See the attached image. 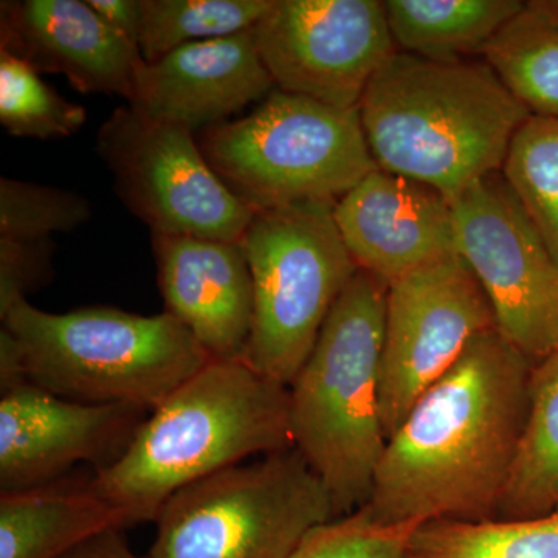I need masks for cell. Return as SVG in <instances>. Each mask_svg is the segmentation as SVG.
<instances>
[{"mask_svg":"<svg viewBox=\"0 0 558 558\" xmlns=\"http://www.w3.org/2000/svg\"><path fill=\"white\" fill-rule=\"evenodd\" d=\"M333 220L357 269L388 288L422 267L458 255L449 197L380 168L336 202Z\"/></svg>","mask_w":558,"mask_h":558,"instance_id":"obj_14","label":"cell"},{"mask_svg":"<svg viewBox=\"0 0 558 558\" xmlns=\"http://www.w3.org/2000/svg\"><path fill=\"white\" fill-rule=\"evenodd\" d=\"M86 120V109L51 89L28 62L0 51V123L10 135L68 138Z\"/></svg>","mask_w":558,"mask_h":558,"instance_id":"obj_25","label":"cell"},{"mask_svg":"<svg viewBox=\"0 0 558 558\" xmlns=\"http://www.w3.org/2000/svg\"><path fill=\"white\" fill-rule=\"evenodd\" d=\"M336 202L255 211L242 247L253 279V326L244 362L290 387L359 269L341 240Z\"/></svg>","mask_w":558,"mask_h":558,"instance_id":"obj_8","label":"cell"},{"mask_svg":"<svg viewBox=\"0 0 558 558\" xmlns=\"http://www.w3.org/2000/svg\"><path fill=\"white\" fill-rule=\"evenodd\" d=\"M124 207L153 233L241 241L255 211L216 174L193 132L117 108L97 135Z\"/></svg>","mask_w":558,"mask_h":558,"instance_id":"obj_9","label":"cell"},{"mask_svg":"<svg viewBox=\"0 0 558 558\" xmlns=\"http://www.w3.org/2000/svg\"><path fill=\"white\" fill-rule=\"evenodd\" d=\"M90 478L57 480L0 495V558H60L95 535L130 527Z\"/></svg>","mask_w":558,"mask_h":558,"instance_id":"obj_18","label":"cell"},{"mask_svg":"<svg viewBox=\"0 0 558 558\" xmlns=\"http://www.w3.org/2000/svg\"><path fill=\"white\" fill-rule=\"evenodd\" d=\"M388 286L359 270L289 387L290 436L339 517L365 508L385 447L380 411Z\"/></svg>","mask_w":558,"mask_h":558,"instance_id":"obj_4","label":"cell"},{"mask_svg":"<svg viewBox=\"0 0 558 558\" xmlns=\"http://www.w3.org/2000/svg\"><path fill=\"white\" fill-rule=\"evenodd\" d=\"M483 57L532 116L558 119V22L526 3Z\"/></svg>","mask_w":558,"mask_h":558,"instance_id":"obj_22","label":"cell"},{"mask_svg":"<svg viewBox=\"0 0 558 558\" xmlns=\"http://www.w3.org/2000/svg\"><path fill=\"white\" fill-rule=\"evenodd\" d=\"M274 0H142L138 49L156 62L190 44L255 28Z\"/></svg>","mask_w":558,"mask_h":558,"instance_id":"obj_23","label":"cell"},{"mask_svg":"<svg viewBox=\"0 0 558 558\" xmlns=\"http://www.w3.org/2000/svg\"><path fill=\"white\" fill-rule=\"evenodd\" d=\"M197 142L253 211L337 202L377 168L359 109L278 89L244 119L201 132Z\"/></svg>","mask_w":558,"mask_h":558,"instance_id":"obj_6","label":"cell"},{"mask_svg":"<svg viewBox=\"0 0 558 558\" xmlns=\"http://www.w3.org/2000/svg\"><path fill=\"white\" fill-rule=\"evenodd\" d=\"M336 519L328 488L290 447L175 492L154 521L148 558H292Z\"/></svg>","mask_w":558,"mask_h":558,"instance_id":"obj_7","label":"cell"},{"mask_svg":"<svg viewBox=\"0 0 558 558\" xmlns=\"http://www.w3.org/2000/svg\"><path fill=\"white\" fill-rule=\"evenodd\" d=\"M112 31L138 47L142 32V0H87Z\"/></svg>","mask_w":558,"mask_h":558,"instance_id":"obj_29","label":"cell"},{"mask_svg":"<svg viewBox=\"0 0 558 558\" xmlns=\"http://www.w3.org/2000/svg\"><path fill=\"white\" fill-rule=\"evenodd\" d=\"M252 33L278 90L339 109L398 51L379 0H274Z\"/></svg>","mask_w":558,"mask_h":558,"instance_id":"obj_12","label":"cell"},{"mask_svg":"<svg viewBox=\"0 0 558 558\" xmlns=\"http://www.w3.org/2000/svg\"><path fill=\"white\" fill-rule=\"evenodd\" d=\"M458 255L478 279L499 332L534 365L558 349V264L501 171L450 199Z\"/></svg>","mask_w":558,"mask_h":558,"instance_id":"obj_10","label":"cell"},{"mask_svg":"<svg viewBox=\"0 0 558 558\" xmlns=\"http://www.w3.org/2000/svg\"><path fill=\"white\" fill-rule=\"evenodd\" d=\"M277 90L253 33L202 40L140 64L130 106L193 134L230 121Z\"/></svg>","mask_w":558,"mask_h":558,"instance_id":"obj_15","label":"cell"},{"mask_svg":"<svg viewBox=\"0 0 558 558\" xmlns=\"http://www.w3.org/2000/svg\"><path fill=\"white\" fill-rule=\"evenodd\" d=\"M90 218V202L78 193L0 179V238L44 240L80 229Z\"/></svg>","mask_w":558,"mask_h":558,"instance_id":"obj_26","label":"cell"},{"mask_svg":"<svg viewBox=\"0 0 558 558\" xmlns=\"http://www.w3.org/2000/svg\"><path fill=\"white\" fill-rule=\"evenodd\" d=\"M526 3L529 9L534 10L535 13L558 22V0H531Z\"/></svg>","mask_w":558,"mask_h":558,"instance_id":"obj_31","label":"cell"},{"mask_svg":"<svg viewBox=\"0 0 558 558\" xmlns=\"http://www.w3.org/2000/svg\"><path fill=\"white\" fill-rule=\"evenodd\" d=\"M558 512V349L534 365L519 450L499 502L501 520Z\"/></svg>","mask_w":558,"mask_h":558,"instance_id":"obj_20","label":"cell"},{"mask_svg":"<svg viewBox=\"0 0 558 558\" xmlns=\"http://www.w3.org/2000/svg\"><path fill=\"white\" fill-rule=\"evenodd\" d=\"M389 31L403 53L438 62L484 54L526 9L521 0H387Z\"/></svg>","mask_w":558,"mask_h":558,"instance_id":"obj_19","label":"cell"},{"mask_svg":"<svg viewBox=\"0 0 558 558\" xmlns=\"http://www.w3.org/2000/svg\"><path fill=\"white\" fill-rule=\"evenodd\" d=\"M360 120L377 168L446 194L501 171L531 112L486 61L396 51L371 80Z\"/></svg>","mask_w":558,"mask_h":558,"instance_id":"obj_2","label":"cell"},{"mask_svg":"<svg viewBox=\"0 0 558 558\" xmlns=\"http://www.w3.org/2000/svg\"><path fill=\"white\" fill-rule=\"evenodd\" d=\"M558 264V119L531 116L510 142L501 168Z\"/></svg>","mask_w":558,"mask_h":558,"instance_id":"obj_24","label":"cell"},{"mask_svg":"<svg viewBox=\"0 0 558 558\" xmlns=\"http://www.w3.org/2000/svg\"><path fill=\"white\" fill-rule=\"evenodd\" d=\"M2 322L20 343L28 381L75 402L153 413L213 360L167 312L84 307L51 314L21 301Z\"/></svg>","mask_w":558,"mask_h":558,"instance_id":"obj_5","label":"cell"},{"mask_svg":"<svg viewBox=\"0 0 558 558\" xmlns=\"http://www.w3.org/2000/svg\"><path fill=\"white\" fill-rule=\"evenodd\" d=\"M148 411L124 403L58 398L31 381L0 399V490L61 480L76 462L109 468L126 451Z\"/></svg>","mask_w":558,"mask_h":558,"instance_id":"obj_13","label":"cell"},{"mask_svg":"<svg viewBox=\"0 0 558 558\" xmlns=\"http://www.w3.org/2000/svg\"><path fill=\"white\" fill-rule=\"evenodd\" d=\"M418 524H381L362 508L312 531L292 558H405Z\"/></svg>","mask_w":558,"mask_h":558,"instance_id":"obj_27","label":"cell"},{"mask_svg":"<svg viewBox=\"0 0 558 558\" xmlns=\"http://www.w3.org/2000/svg\"><path fill=\"white\" fill-rule=\"evenodd\" d=\"M57 245L44 240L0 238V318L11 307L49 284L53 278Z\"/></svg>","mask_w":558,"mask_h":558,"instance_id":"obj_28","label":"cell"},{"mask_svg":"<svg viewBox=\"0 0 558 558\" xmlns=\"http://www.w3.org/2000/svg\"><path fill=\"white\" fill-rule=\"evenodd\" d=\"M497 328L486 292L459 255L392 282L380 369L385 438L476 337Z\"/></svg>","mask_w":558,"mask_h":558,"instance_id":"obj_11","label":"cell"},{"mask_svg":"<svg viewBox=\"0 0 558 558\" xmlns=\"http://www.w3.org/2000/svg\"><path fill=\"white\" fill-rule=\"evenodd\" d=\"M532 368L498 328L476 337L387 440L365 506L373 519H497L526 424Z\"/></svg>","mask_w":558,"mask_h":558,"instance_id":"obj_1","label":"cell"},{"mask_svg":"<svg viewBox=\"0 0 558 558\" xmlns=\"http://www.w3.org/2000/svg\"><path fill=\"white\" fill-rule=\"evenodd\" d=\"M293 447L289 388L244 360H209L140 425L126 451L90 476V486L131 526L156 521L180 488Z\"/></svg>","mask_w":558,"mask_h":558,"instance_id":"obj_3","label":"cell"},{"mask_svg":"<svg viewBox=\"0 0 558 558\" xmlns=\"http://www.w3.org/2000/svg\"><path fill=\"white\" fill-rule=\"evenodd\" d=\"M60 558H142L135 556L121 529L102 532L81 543Z\"/></svg>","mask_w":558,"mask_h":558,"instance_id":"obj_30","label":"cell"},{"mask_svg":"<svg viewBox=\"0 0 558 558\" xmlns=\"http://www.w3.org/2000/svg\"><path fill=\"white\" fill-rule=\"evenodd\" d=\"M0 51L36 72L65 76L83 94L130 102L143 62L135 44L112 31L87 0H9L0 5Z\"/></svg>","mask_w":558,"mask_h":558,"instance_id":"obj_16","label":"cell"},{"mask_svg":"<svg viewBox=\"0 0 558 558\" xmlns=\"http://www.w3.org/2000/svg\"><path fill=\"white\" fill-rule=\"evenodd\" d=\"M405 558H558V512L529 520L418 524Z\"/></svg>","mask_w":558,"mask_h":558,"instance_id":"obj_21","label":"cell"},{"mask_svg":"<svg viewBox=\"0 0 558 558\" xmlns=\"http://www.w3.org/2000/svg\"><path fill=\"white\" fill-rule=\"evenodd\" d=\"M165 312L213 360H244L253 326V279L241 241L153 233Z\"/></svg>","mask_w":558,"mask_h":558,"instance_id":"obj_17","label":"cell"}]
</instances>
